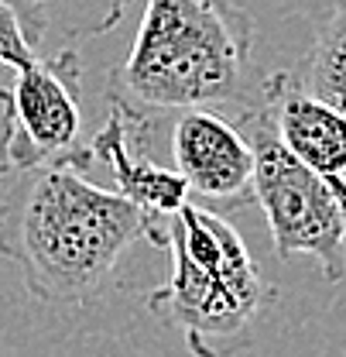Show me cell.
<instances>
[{"label":"cell","instance_id":"cell-4","mask_svg":"<svg viewBox=\"0 0 346 357\" xmlns=\"http://www.w3.org/2000/svg\"><path fill=\"white\" fill-rule=\"evenodd\" d=\"M254 148V203L264 210L274 255L281 261L312 258L329 282L346 271V227L326 176L299 162L271 128L264 103H247L237 117Z\"/></svg>","mask_w":346,"mask_h":357},{"label":"cell","instance_id":"cell-9","mask_svg":"<svg viewBox=\"0 0 346 357\" xmlns=\"http://www.w3.org/2000/svg\"><path fill=\"white\" fill-rule=\"evenodd\" d=\"M295 79L346 114V0H340L322 21Z\"/></svg>","mask_w":346,"mask_h":357},{"label":"cell","instance_id":"cell-10","mask_svg":"<svg viewBox=\"0 0 346 357\" xmlns=\"http://www.w3.org/2000/svg\"><path fill=\"white\" fill-rule=\"evenodd\" d=\"M42 45V24L35 14L21 10L14 0H0V66L21 69L38 59Z\"/></svg>","mask_w":346,"mask_h":357},{"label":"cell","instance_id":"cell-8","mask_svg":"<svg viewBox=\"0 0 346 357\" xmlns=\"http://www.w3.org/2000/svg\"><path fill=\"white\" fill-rule=\"evenodd\" d=\"M89 151H93V158L110 165V172L117 178V192L155 220H168L189 199L185 178L175 169L158 165L155 158H148L144 151L134 148V128H130V117L124 114L120 103L110 107V117L100 128V134L93 137Z\"/></svg>","mask_w":346,"mask_h":357},{"label":"cell","instance_id":"cell-1","mask_svg":"<svg viewBox=\"0 0 346 357\" xmlns=\"http://www.w3.org/2000/svg\"><path fill=\"white\" fill-rule=\"evenodd\" d=\"M0 203V255L21 268L35 299L52 306L89 303L137 241L165 248L155 217L120 192L83 178L79 165L17 172Z\"/></svg>","mask_w":346,"mask_h":357},{"label":"cell","instance_id":"cell-5","mask_svg":"<svg viewBox=\"0 0 346 357\" xmlns=\"http://www.w3.org/2000/svg\"><path fill=\"white\" fill-rule=\"evenodd\" d=\"M83 66L76 52H58L14 69L10 89L0 86V176L31 172L42 165L86 169L93 151L79 144Z\"/></svg>","mask_w":346,"mask_h":357},{"label":"cell","instance_id":"cell-3","mask_svg":"<svg viewBox=\"0 0 346 357\" xmlns=\"http://www.w3.org/2000/svg\"><path fill=\"white\" fill-rule=\"evenodd\" d=\"M165 251L172 258L168 282L144 303L162 323L182 330L192 354H223L240 344L278 296L237 227L213 206L185 199L168 217Z\"/></svg>","mask_w":346,"mask_h":357},{"label":"cell","instance_id":"cell-11","mask_svg":"<svg viewBox=\"0 0 346 357\" xmlns=\"http://www.w3.org/2000/svg\"><path fill=\"white\" fill-rule=\"evenodd\" d=\"M329 189H333V199H336V210H340V220L346 227V176H326Z\"/></svg>","mask_w":346,"mask_h":357},{"label":"cell","instance_id":"cell-7","mask_svg":"<svg viewBox=\"0 0 346 357\" xmlns=\"http://www.w3.org/2000/svg\"><path fill=\"white\" fill-rule=\"evenodd\" d=\"M260 103L278 141L319 176H346V114L308 93L295 73H274L260 83Z\"/></svg>","mask_w":346,"mask_h":357},{"label":"cell","instance_id":"cell-2","mask_svg":"<svg viewBox=\"0 0 346 357\" xmlns=\"http://www.w3.org/2000/svg\"><path fill=\"white\" fill-rule=\"evenodd\" d=\"M254 17L230 0H148L127 59L110 73V100L134 114L244 103Z\"/></svg>","mask_w":346,"mask_h":357},{"label":"cell","instance_id":"cell-6","mask_svg":"<svg viewBox=\"0 0 346 357\" xmlns=\"http://www.w3.org/2000/svg\"><path fill=\"white\" fill-rule=\"evenodd\" d=\"M168 137L172 169L185 178L189 196L213 210L254 203V148L237 121L213 107H189L178 110Z\"/></svg>","mask_w":346,"mask_h":357},{"label":"cell","instance_id":"cell-12","mask_svg":"<svg viewBox=\"0 0 346 357\" xmlns=\"http://www.w3.org/2000/svg\"><path fill=\"white\" fill-rule=\"evenodd\" d=\"M38 3H58V0H35V7H38ZM86 3H89V0H86ZM96 3H103V7H107L113 17H120V10L127 7V0H93V7H96Z\"/></svg>","mask_w":346,"mask_h":357}]
</instances>
